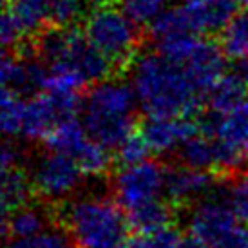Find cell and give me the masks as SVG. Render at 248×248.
<instances>
[{
  "label": "cell",
  "mask_w": 248,
  "mask_h": 248,
  "mask_svg": "<svg viewBox=\"0 0 248 248\" xmlns=\"http://www.w3.org/2000/svg\"><path fill=\"white\" fill-rule=\"evenodd\" d=\"M6 248H78L65 230L49 228L44 234L29 239H11Z\"/></svg>",
  "instance_id": "28"
},
{
  "label": "cell",
  "mask_w": 248,
  "mask_h": 248,
  "mask_svg": "<svg viewBox=\"0 0 248 248\" xmlns=\"http://www.w3.org/2000/svg\"><path fill=\"white\" fill-rule=\"evenodd\" d=\"M235 4L243 7H248V0H235Z\"/></svg>",
  "instance_id": "37"
},
{
  "label": "cell",
  "mask_w": 248,
  "mask_h": 248,
  "mask_svg": "<svg viewBox=\"0 0 248 248\" xmlns=\"http://www.w3.org/2000/svg\"><path fill=\"white\" fill-rule=\"evenodd\" d=\"M212 248H248V230L245 227H239Z\"/></svg>",
  "instance_id": "33"
},
{
  "label": "cell",
  "mask_w": 248,
  "mask_h": 248,
  "mask_svg": "<svg viewBox=\"0 0 248 248\" xmlns=\"http://www.w3.org/2000/svg\"><path fill=\"white\" fill-rule=\"evenodd\" d=\"M127 217H129L131 230H134L138 235H152L172 227L176 210L170 201L158 200L151 205H145L134 212L127 214Z\"/></svg>",
  "instance_id": "19"
},
{
  "label": "cell",
  "mask_w": 248,
  "mask_h": 248,
  "mask_svg": "<svg viewBox=\"0 0 248 248\" xmlns=\"http://www.w3.org/2000/svg\"><path fill=\"white\" fill-rule=\"evenodd\" d=\"M24 102L26 98L2 91L0 100V125L7 140L22 136V122H24Z\"/></svg>",
  "instance_id": "25"
},
{
  "label": "cell",
  "mask_w": 248,
  "mask_h": 248,
  "mask_svg": "<svg viewBox=\"0 0 248 248\" xmlns=\"http://www.w3.org/2000/svg\"><path fill=\"white\" fill-rule=\"evenodd\" d=\"M241 227L228 200L225 186H217L207 200L194 205L188 214V230L194 237L203 241L208 248L223 241L227 235Z\"/></svg>",
  "instance_id": "12"
},
{
  "label": "cell",
  "mask_w": 248,
  "mask_h": 248,
  "mask_svg": "<svg viewBox=\"0 0 248 248\" xmlns=\"http://www.w3.org/2000/svg\"><path fill=\"white\" fill-rule=\"evenodd\" d=\"M82 102L78 93L51 87L33 98H26L20 138L46 140L58 125L75 120L78 110H82Z\"/></svg>",
  "instance_id": "10"
},
{
  "label": "cell",
  "mask_w": 248,
  "mask_h": 248,
  "mask_svg": "<svg viewBox=\"0 0 248 248\" xmlns=\"http://www.w3.org/2000/svg\"><path fill=\"white\" fill-rule=\"evenodd\" d=\"M176 154H178L179 165L196 169V170H205V172L219 170L217 143L212 136H208L205 132L200 131L190 140H186Z\"/></svg>",
  "instance_id": "18"
},
{
  "label": "cell",
  "mask_w": 248,
  "mask_h": 248,
  "mask_svg": "<svg viewBox=\"0 0 248 248\" xmlns=\"http://www.w3.org/2000/svg\"><path fill=\"white\" fill-rule=\"evenodd\" d=\"M35 194L33 181L22 167L2 172V217L26 207Z\"/></svg>",
  "instance_id": "21"
},
{
  "label": "cell",
  "mask_w": 248,
  "mask_h": 248,
  "mask_svg": "<svg viewBox=\"0 0 248 248\" xmlns=\"http://www.w3.org/2000/svg\"><path fill=\"white\" fill-rule=\"evenodd\" d=\"M29 176L36 196L46 203H58L67 200L82 185L85 174L73 158L46 151L35 159Z\"/></svg>",
  "instance_id": "11"
},
{
  "label": "cell",
  "mask_w": 248,
  "mask_h": 248,
  "mask_svg": "<svg viewBox=\"0 0 248 248\" xmlns=\"http://www.w3.org/2000/svg\"><path fill=\"white\" fill-rule=\"evenodd\" d=\"M28 36L29 33L28 29L24 28V24L9 9H6L4 15H2V24H0V40H2V46L6 49H16L24 46V40Z\"/></svg>",
  "instance_id": "31"
},
{
  "label": "cell",
  "mask_w": 248,
  "mask_h": 248,
  "mask_svg": "<svg viewBox=\"0 0 248 248\" xmlns=\"http://www.w3.org/2000/svg\"><path fill=\"white\" fill-rule=\"evenodd\" d=\"M22 159H24V152H22L20 145L16 143L15 140H6L4 145H2V152H0L2 172L22 167Z\"/></svg>",
  "instance_id": "32"
},
{
  "label": "cell",
  "mask_w": 248,
  "mask_h": 248,
  "mask_svg": "<svg viewBox=\"0 0 248 248\" xmlns=\"http://www.w3.org/2000/svg\"><path fill=\"white\" fill-rule=\"evenodd\" d=\"M122 248H156L151 235H134L129 237Z\"/></svg>",
  "instance_id": "34"
},
{
  "label": "cell",
  "mask_w": 248,
  "mask_h": 248,
  "mask_svg": "<svg viewBox=\"0 0 248 248\" xmlns=\"http://www.w3.org/2000/svg\"><path fill=\"white\" fill-rule=\"evenodd\" d=\"M75 161L80 165V169H82V172L85 176H105L110 170V165H112L109 149L96 143L93 138H91L87 147L83 149L82 154Z\"/></svg>",
  "instance_id": "26"
},
{
  "label": "cell",
  "mask_w": 248,
  "mask_h": 248,
  "mask_svg": "<svg viewBox=\"0 0 248 248\" xmlns=\"http://www.w3.org/2000/svg\"><path fill=\"white\" fill-rule=\"evenodd\" d=\"M82 18H85V0H49L53 28H75Z\"/></svg>",
  "instance_id": "27"
},
{
  "label": "cell",
  "mask_w": 248,
  "mask_h": 248,
  "mask_svg": "<svg viewBox=\"0 0 248 248\" xmlns=\"http://www.w3.org/2000/svg\"><path fill=\"white\" fill-rule=\"evenodd\" d=\"M118 6L138 28L151 29L174 4L172 0H120Z\"/></svg>",
  "instance_id": "23"
},
{
  "label": "cell",
  "mask_w": 248,
  "mask_h": 248,
  "mask_svg": "<svg viewBox=\"0 0 248 248\" xmlns=\"http://www.w3.org/2000/svg\"><path fill=\"white\" fill-rule=\"evenodd\" d=\"M221 47L234 62L248 60V7L235 13L221 33Z\"/></svg>",
  "instance_id": "22"
},
{
  "label": "cell",
  "mask_w": 248,
  "mask_h": 248,
  "mask_svg": "<svg viewBox=\"0 0 248 248\" xmlns=\"http://www.w3.org/2000/svg\"><path fill=\"white\" fill-rule=\"evenodd\" d=\"M167 174L169 169L151 158L136 165L120 167L112 181L114 200L127 214L151 205L165 194Z\"/></svg>",
  "instance_id": "9"
},
{
  "label": "cell",
  "mask_w": 248,
  "mask_h": 248,
  "mask_svg": "<svg viewBox=\"0 0 248 248\" xmlns=\"http://www.w3.org/2000/svg\"><path fill=\"white\" fill-rule=\"evenodd\" d=\"M89 141L91 136L87 134L82 122H78L76 118L58 125L55 131L44 140L47 151L58 152V154L69 156L73 159H76L82 154V151L87 147Z\"/></svg>",
  "instance_id": "20"
},
{
  "label": "cell",
  "mask_w": 248,
  "mask_h": 248,
  "mask_svg": "<svg viewBox=\"0 0 248 248\" xmlns=\"http://www.w3.org/2000/svg\"><path fill=\"white\" fill-rule=\"evenodd\" d=\"M138 107L131 82L109 76L89 87L82 102V124L96 143L118 151L134 134Z\"/></svg>",
  "instance_id": "3"
},
{
  "label": "cell",
  "mask_w": 248,
  "mask_h": 248,
  "mask_svg": "<svg viewBox=\"0 0 248 248\" xmlns=\"http://www.w3.org/2000/svg\"><path fill=\"white\" fill-rule=\"evenodd\" d=\"M156 49L181 65L205 98L227 73V55L223 47L207 38L185 36L158 44Z\"/></svg>",
  "instance_id": "7"
},
{
  "label": "cell",
  "mask_w": 248,
  "mask_h": 248,
  "mask_svg": "<svg viewBox=\"0 0 248 248\" xmlns=\"http://www.w3.org/2000/svg\"><path fill=\"white\" fill-rule=\"evenodd\" d=\"M58 219L78 248H122L131 232L127 212L109 196L67 201Z\"/></svg>",
  "instance_id": "4"
},
{
  "label": "cell",
  "mask_w": 248,
  "mask_h": 248,
  "mask_svg": "<svg viewBox=\"0 0 248 248\" xmlns=\"http://www.w3.org/2000/svg\"><path fill=\"white\" fill-rule=\"evenodd\" d=\"M248 94V60L234 62L232 69L227 71L225 76L214 85L207 102L210 110L225 112L247 102Z\"/></svg>",
  "instance_id": "17"
},
{
  "label": "cell",
  "mask_w": 248,
  "mask_h": 248,
  "mask_svg": "<svg viewBox=\"0 0 248 248\" xmlns=\"http://www.w3.org/2000/svg\"><path fill=\"white\" fill-rule=\"evenodd\" d=\"M58 221V212H55L47 203H28L26 207L2 217V230L6 241L11 239H29L44 234Z\"/></svg>",
  "instance_id": "16"
},
{
  "label": "cell",
  "mask_w": 248,
  "mask_h": 248,
  "mask_svg": "<svg viewBox=\"0 0 248 248\" xmlns=\"http://www.w3.org/2000/svg\"><path fill=\"white\" fill-rule=\"evenodd\" d=\"M94 6H114V2H120V0H91Z\"/></svg>",
  "instance_id": "36"
},
{
  "label": "cell",
  "mask_w": 248,
  "mask_h": 248,
  "mask_svg": "<svg viewBox=\"0 0 248 248\" xmlns=\"http://www.w3.org/2000/svg\"><path fill=\"white\" fill-rule=\"evenodd\" d=\"M201 132L212 136L219 151V172L239 174L248 161V102L225 112L210 110Z\"/></svg>",
  "instance_id": "8"
},
{
  "label": "cell",
  "mask_w": 248,
  "mask_h": 248,
  "mask_svg": "<svg viewBox=\"0 0 248 248\" xmlns=\"http://www.w3.org/2000/svg\"><path fill=\"white\" fill-rule=\"evenodd\" d=\"M83 33L112 67L131 65L140 55V28L120 6H98L83 20Z\"/></svg>",
  "instance_id": "6"
},
{
  "label": "cell",
  "mask_w": 248,
  "mask_h": 248,
  "mask_svg": "<svg viewBox=\"0 0 248 248\" xmlns=\"http://www.w3.org/2000/svg\"><path fill=\"white\" fill-rule=\"evenodd\" d=\"M228 200L234 208L235 216L241 223L248 225V170L235 174L228 183Z\"/></svg>",
  "instance_id": "29"
},
{
  "label": "cell",
  "mask_w": 248,
  "mask_h": 248,
  "mask_svg": "<svg viewBox=\"0 0 248 248\" xmlns=\"http://www.w3.org/2000/svg\"><path fill=\"white\" fill-rule=\"evenodd\" d=\"M35 53L49 69L47 89L80 93L83 87L109 78L112 65L89 42L83 31L75 28H51L44 31Z\"/></svg>",
  "instance_id": "2"
},
{
  "label": "cell",
  "mask_w": 248,
  "mask_h": 248,
  "mask_svg": "<svg viewBox=\"0 0 248 248\" xmlns=\"http://www.w3.org/2000/svg\"><path fill=\"white\" fill-rule=\"evenodd\" d=\"M198 132L200 127L190 118L170 116H147L140 129L151 151L158 154L178 152L179 147Z\"/></svg>",
  "instance_id": "15"
},
{
  "label": "cell",
  "mask_w": 248,
  "mask_h": 248,
  "mask_svg": "<svg viewBox=\"0 0 248 248\" xmlns=\"http://www.w3.org/2000/svg\"><path fill=\"white\" fill-rule=\"evenodd\" d=\"M129 82L147 116L192 118L207 102L186 71L158 49L140 53L132 60Z\"/></svg>",
  "instance_id": "1"
},
{
  "label": "cell",
  "mask_w": 248,
  "mask_h": 248,
  "mask_svg": "<svg viewBox=\"0 0 248 248\" xmlns=\"http://www.w3.org/2000/svg\"><path fill=\"white\" fill-rule=\"evenodd\" d=\"M151 152V147L141 134H132L118 147V161L122 167L136 165V163L147 161Z\"/></svg>",
  "instance_id": "30"
},
{
  "label": "cell",
  "mask_w": 248,
  "mask_h": 248,
  "mask_svg": "<svg viewBox=\"0 0 248 248\" xmlns=\"http://www.w3.org/2000/svg\"><path fill=\"white\" fill-rule=\"evenodd\" d=\"M176 248H208L203 241H200L198 237H194L192 234L181 235V239L178 241Z\"/></svg>",
  "instance_id": "35"
},
{
  "label": "cell",
  "mask_w": 248,
  "mask_h": 248,
  "mask_svg": "<svg viewBox=\"0 0 248 248\" xmlns=\"http://www.w3.org/2000/svg\"><path fill=\"white\" fill-rule=\"evenodd\" d=\"M235 0H183L174 4L151 28L154 44L185 36L223 33L235 16Z\"/></svg>",
  "instance_id": "5"
},
{
  "label": "cell",
  "mask_w": 248,
  "mask_h": 248,
  "mask_svg": "<svg viewBox=\"0 0 248 248\" xmlns=\"http://www.w3.org/2000/svg\"><path fill=\"white\" fill-rule=\"evenodd\" d=\"M11 13L24 24L29 36L42 31L44 24L49 22V0H6Z\"/></svg>",
  "instance_id": "24"
},
{
  "label": "cell",
  "mask_w": 248,
  "mask_h": 248,
  "mask_svg": "<svg viewBox=\"0 0 248 248\" xmlns=\"http://www.w3.org/2000/svg\"><path fill=\"white\" fill-rule=\"evenodd\" d=\"M4 91L20 98H33L47 89L49 69L36 53L6 55L0 65Z\"/></svg>",
  "instance_id": "13"
},
{
  "label": "cell",
  "mask_w": 248,
  "mask_h": 248,
  "mask_svg": "<svg viewBox=\"0 0 248 248\" xmlns=\"http://www.w3.org/2000/svg\"><path fill=\"white\" fill-rule=\"evenodd\" d=\"M217 186L219 181L212 172L179 165L176 169H169L165 194L174 207H194L200 201L207 200Z\"/></svg>",
  "instance_id": "14"
}]
</instances>
